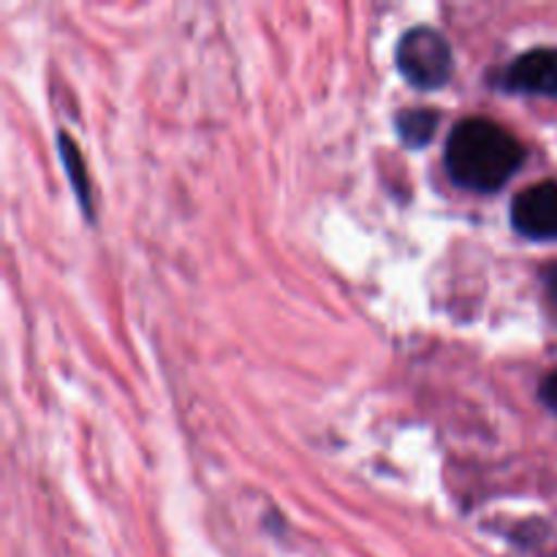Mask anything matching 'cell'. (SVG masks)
Wrapping results in <instances>:
<instances>
[{
  "instance_id": "6da1fadb",
  "label": "cell",
  "mask_w": 557,
  "mask_h": 557,
  "mask_svg": "<svg viewBox=\"0 0 557 557\" xmlns=\"http://www.w3.org/2000/svg\"><path fill=\"white\" fill-rule=\"evenodd\" d=\"M525 161L522 141L487 117H466L446 139L444 163L451 183L473 194H495L504 188Z\"/></svg>"
},
{
  "instance_id": "7a4b0ae2",
  "label": "cell",
  "mask_w": 557,
  "mask_h": 557,
  "mask_svg": "<svg viewBox=\"0 0 557 557\" xmlns=\"http://www.w3.org/2000/svg\"><path fill=\"white\" fill-rule=\"evenodd\" d=\"M395 63L403 79L419 90H441L444 85H449L451 74H455V54H451L449 41L444 33L430 25H419L403 33V38L397 41Z\"/></svg>"
},
{
  "instance_id": "3957f363",
  "label": "cell",
  "mask_w": 557,
  "mask_h": 557,
  "mask_svg": "<svg viewBox=\"0 0 557 557\" xmlns=\"http://www.w3.org/2000/svg\"><path fill=\"white\" fill-rule=\"evenodd\" d=\"M500 90L557 98V49L536 47L511 60L498 79Z\"/></svg>"
},
{
  "instance_id": "277c9868",
  "label": "cell",
  "mask_w": 557,
  "mask_h": 557,
  "mask_svg": "<svg viewBox=\"0 0 557 557\" xmlns=\"http://www.w3.org/2000/svg\"><path fill=\"white\" fill-rule=\"evenodd\" d=\"M511 226L531 239H557V180H544L515 196Z\"/></svg>"
},
{
  "instance_id": "5b68a950",
  "label": "cell",
  "mask_w": 557,
  "mask_h": 557,
  "mask_svg": "<svg viewBox=\"0 0 557 557\" xmlns=\"http://www.w3.org/2000/svg\"><path fill=\"white\" fill-rule=\"evenodd\" d=\"M441 114L430 107H408L397 112L395 131L406 147H428L438 131Z\"/></svg>"
},
{
  "instance_id": "8992f818",
  "label": "cell",
  "mask_w": 557,
  "mask_h": 557,
  "mask_svg": "<svg viewBox=\"0 0 557 557\" xmlns=\"http://www.w3.org/2000/svg\"><path fill=\"white\" fill-rule=\"evenodd\" d=\"M58 147H60V158H63L65 174H69L71 190H74L76 199H79V207L87 215V221H92V215H96V212H92V190H90V180H87V166L85 161H82L79 147H76V141L71 139L69 134L58 136Z\"/></svg>"
},
{
  "instance_id": "52a82bcc",
  "label": "cell",
  "mask_w": 557,
  "mask_h": 557,
  "mask_svg": "<svg viewBox=\"0 0 557 557\" xmlns=\"http://www.w3.org/2000/svg\"><path fill=\"white\" fill-rule=\"evenodd\" d=\"M542 400H544V406L553 408V411L557 413V373L547 375V379L542 381Z\"/></svg>"
},
{
  "instance_id": "ba28073f",
  "label": "cell",
  "mask_w": 557,
  "mask_h": 557,
  "mask_svg": "<svg viewBox=\"0 0 557 557\" xmlns=\"http://www.w3.org/2000/svg\"><path fill=\"white\" fill-rule=\"evenodd\" d=\"M542 281H544V288H547V297L553 299V305H557V261L544 267Z\"/></svg>"
}]
</instances>
